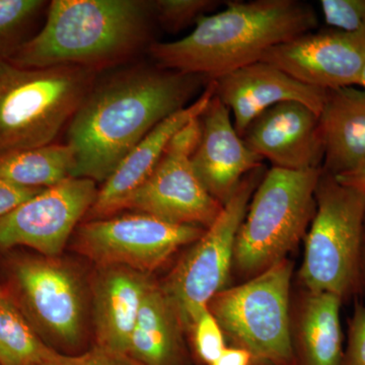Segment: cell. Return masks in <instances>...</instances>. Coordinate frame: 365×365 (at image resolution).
Instances as JSON below:
<instances>
[{
	"instance_id": "10",
	"label": "cell",
	"mask_w": 365,
	"mask_h": 365,
	"mask_svg": "<svg viewBox=\"0 0 365 365\" xmlns=\"http://www.w3.org/2000/svg\"><path fill=\"white\" fill-rule=\"evenodd\" d=\"M6 292L40 336L76 346L85 332V297L78 275L50 257L21 256L9 263Z\"/></svg>"
},
{
	"instance_id": "7",
	"label": "cell",
	"mask_w": 365,
	"mask_h": 365,
	"mask_svg": "<svg viewBox=\"0 0 365 365\" xmlns=\"http://www.w3.org/2000/svg\"><path fill=\"white\" fill-rule=\"evenodd\" d=\"M292 271V261L283 259L225 288L209 302L227 340L251 353L254 365H297L290 311Z\"/></svg>"
},
{
	"instance_id": "28",
	"label": "cell",
	"mask_w": 365,
	"mask_h": 365,
	"mask_svg": "<svg viewBox=\"0 0 365 365\" xmlns=\"http://www.w3.org/2000/svg\"><path fill=\"white\" fill-rule=\"evenodd\" d=\"M45 365H143L128 354L113 351L96 345L91 350L79 355H64L58 353Z\"/></svg>"
},
{
	"instance_id": "27",
	"label": "cell",
	"mask_w": 365,
	"mask_h": 365,
	"mask_svg": "<svg viewBox=\"0 0 365 365\" xmlns=\"http://www.w3.org/2000/svg\"><path fill=\"white\" fill-rule=\"evenodd\" d=\"M327 25L343 32H357L365 28V0H321Z\"/></svg>"
},
{
	"instance_id": "13",
	"label": "cell",
	"mask_w": 365,
	"mask_h": 365,
	"mask_svg": "<svg viewBox=\"0 0 365 365\" xmlns=\"http://www.w3.org/2000/svg\"><path fill=\"white\" fill-rule=\"evenodd\" d=\"M260 61L304 85L330 91L359 86L365 66V28L357 32H311L274 46Z\"/></svg>"
},
{
	"instance_id": "23",
	"label": "cell",
	"mask_w": 365,
	"mask_h": 365,
	"mask_svg": "<svg viewBox=\"0 0 365 365\" xmlns=\"http://www.w3.org/2000/svg\"><path fill=\"white\" fill-rule=\"evenodd\" d=\"M58 353L43 340L7 294L0 307V365H45Z\"/></svg>"
},
{
	"instance_id": "1",
	"label": "cell",
	"mask_w": 365,
	"mask_h": 365,
	"mask_svg": "<svg viewBox=\"0 0 365 365\" xmlns=\"http://www.w3.org/2000/svg\"><path fill=\"white\" fill-rule=\"evenodd\" d=\"M205 81L157 64L96 81L68 123L76 162L71 177L105 182L158 124L188 107Z\"/></svg>"
},
{
	"instance_id": "5",
	"label": "cell",
	"mask_w": 365,
	"mask_h": 365,
	"mask_svg": "<svg viewBox=\"0 0 365 365\" xmlns=\"http://www.w3.org/2000/svg\"><path fill=\"white\" fill-rule=\"evenodd\" d=\"M322 170H266L237 232L232 273L248 280L287 258L306 237Z\"/></svg>"
},
{
	"instance_id": "18",
	"label": "cell",
	"mask_w": 365,
	"mask_h": 365,
	"mask_svg": "<svg viewBox=\"0 0 365 365\" xmlns=\"http://www.w3.org/2000/svg\"><path fill=\"white\" fill-rule=\"evenodd\" d=\"M150 275L125 267H100L93 284L96 345L128 354L129 343Z\"/></svg>"
},
{
	"instance_id": "9",
	"label": "cell",
	"mask_w": 365,
	"mask_h": 365,
	"mask_svg": "<svg viewBox=\"0 0 365 365\" xmlns=\"http://www.w3.org/2000/svg\"><path fill=\"white\" fill-rule=\"evenodd\" d=\"M205 228L175 225L144 213L88 220L76 227L74 248L98 267H125L150 275Z\"/></svg>"
},
{
	"instance_id": "35",
	"label": "cell",
	"mask_w": 365,
	"mask_h": 365,
	"mask_svg": "<svg viewBox=\"0 0 365 365\" xmlns=\"http://www.w3.org/2000/svg\"><path fill=\"white\" fill-rule=\"evenodd\" d=\"M359 86H362L365 91V66L364 67V71L361 72V76H360Z\"/></svg>"
},
{
	"instance_id": "21",
	"label": "cell",
	"mask_w": 365,
	"mask_h": 365,
	"mask_svg": "<svg viewBox=\"0 0 365 365\" xmlns=\"http://www.w3.org/2000/svg\"><path fill=\"white\" fill-rule=\"evenodd\" d=\"M184 327L174 304L153 281L144 294L128 355L143 365H184Z\"/></svg>"
},
{
	"instance_id": "25",
	"label": "cell",
	"mask_w": 365,
	"mask_h": 365,
	"mask_svg": "<svg viewBox=\"0 0 365 365\" xmlns=\"http://www.w3.org/2000/svg\"><path fill=\"white\" fill-rule=\"evenodd\" d=\"M153 16L170 33H178L196 24L220 6L217 0H157L150 2Z\"/></svg>"
},
{
	"instance_id": "14",
	"label": "cell",
	"mask_w": 365,
	"mask_h": 365,
	"mask_svg": "<svg viewBox=\"0 0 365 365\" xmlns=\"http://www.w3.org/2000/svg\"><path fill=\"white\" fill-rule=\"evenodd\" d=\"M242 138L272 168L307 170L323 165L325 150L319 116L300 103L284 102L269 108L247 126Z\"/></svg>"
},
{
	"instance_id": "29",
	"label": "cell",
	"mask_w": 365,
	"mask_h": 365,
	"mask_svg": "<svg viewBox=\"0 0 365 365\" xmlns=\"http://www.w3.org/2000/svg\"><path fill=\"white\" fill-rule=\"evenodd\" d=\"M342 365H365V307L357 302L348 321V339Z\"/></svg>"
},
{
	"instance_id": "34",
	"label": "cell",
	"mask_w": 365,
	"mask_h": 365,
	"mask_svg": "<svg viewBox=\"0 0 365 365\" xmlns=\"http://www.w3.org/2000/svg\"><path fill=\"white\" fill-rule=\"evenodd\" d=\"M7 292L6 290H4V288L0 287V307L4 304V300L6 299Z\"/></svg>"
},
{
	"instance_id": "4",
	"label": "cell",
	"mask_w": 365,
	"mask_h": 365,
	"mask_svg": "<svg viewBox=\"0 0 365 365\" xmlns=\"http://www.w3.org/2000/svg\"><path fill=\"white\" fill-rule=\"evenodd\" d=\"M97 76L81 67L29 68L0 58V157L52 144Z\"/></svg>"
},
{
	"instance_id": "2",
	"label": "cell",
	"mask_w": 365,
	"mask_h": 365,
	"mask_svg": "<svg viewBox=\"0 0 365 365\" xmlns=\"http://www.w3.org/2000/svg\"><path fill=\"white\" fill-rule=\"evenodd\" d=\"M313 6L297 0L227 1L218 13L199 19L186 37L155 42L150 53L162 68L215 81L260 61L274 46L314 32Z\"/></svg>"
},
{
	"instance_id": "32",
	"label": "cell",
	"mask_w": 365,
	"mask_h": 365,
	"mask_svg": "<svg viewBox=\"0 0 365 365\" xmlns=\"http://www.w3.org/2000/svg\"><path fill=\"white\" fill-rule=\"evenodd\" d=\"M340 184L360 192L365 196V163L356 170L336 176Z\"/></svg>"
},
{
	"instance_id": "22",
	"label": "cell",
	"mask_w": 365,
	"mask_h": 365,
	"mask_svg": "<svg viewBox=\"0 0 365 365\" xmlns=\"http://www.w3.org/2000/svg\"><path fill=\"white\" fill-rule=\"evenodd\" d=\"M76 165L68 143H52L1 155L0 179L28 188H50L71 178Z\"/></svg>"
},
{
	"instance_id": "30",
	"label": "cell",
	"mask_w": 365,
	"mask_h": 365,
	"mask_svg": "<svg viewBox=\"0 0 365 365\" xmlns=\"http://www.w3.org/2000/svg\"><path fill=\"white\" fill-rule=\"evenodd\" d=\"M43 190L44 189L19 186L0 179V216L11 212Z\"/></svg>"
},
{
	"instance_id": "24",
	"label": "cell",
	"mask_w": 365,
	"mask_h": 365,
	"mask_svg": "<svg viewBox=\"0 0 365 365\" xmlns=\"http://www.w3.org/2000/svg\"><path fill=\"white\" fill-rule=\"evenodd\" d=\"M45 6L41 0H0V58H9L26 42V30Z\"/></svg>"
},
{
	"instance_id": "31",
	"label": "cell",
	"mask_w": 365,
	"mask_h": 365,
	"mask_svg": "<svg viewBox=\"0 0 365 365\" xmlns=\"http://www.w3.org/2000/svg\"><path fill=\"white\" fill-rule=\"evenodd\" d=\"M209 365H254V359L242 348L227 346L222 355Z\"/></svg>"
},
{
	"instance_id": "33",
	"label": "cell",
	"mask_w": 365,
	"mask_h": 365,
	"mask_svg": "<svg viewBox=\"0 0 365 365\" xmlns=\"http://www.w3.org/2000/svg\"><path fill=\"white\" fill-rule=\"evenodd\" d=\"M361 276L362 281L365 282V220H364V241H362V252H361Z\"/></svg>"
},
{
	"instance_id": "19",
	"label": "cell",
	"mask_w": 365,
	"mask_h": 365,
	"mask_svg": "<svg viewBox=\"0 0 365 365\" xmlns=\"http://www.w3.org/2000/svg\"><path fill=\"white\" fill-rule=\"evenodd\" d=\"M324 172L339 176L365 163V91L355 86L327 91L319 114Z\"/></svg>"
},
{
	"instance_id": "3",
	"label": "cell",
	"mask_w": 365,
	"mask_h": 365,
	"mask_svg": "<svg viewBox=\"0 0 365 365\" xmlns=\"http://www.w3.org/2000/svg\"><path fill=\"white\" fill-rule=\"evenodd\" d=\"M150 2L53 0L37 35L9 61L29 68L76 66L100 71L121 63L150 37Z\"/></svg>"
},
{
	"instance_id": "16",
	"label": "cell",
	"mask_w": 365,
	"mask_h": 365,
	"mask_svg": "<svg viewBox=\"0 0 365 365\" xmlns=\"http://www.w3.org/2000/svg\"><path fill=\"white\" fill-rule=\"evenodd\" d=\"M213 81L215 95L234 116L232 122L240 136L255 118L280 103H300L319 116L327 97V91L304 85L264 61L242 67Z\"/></svg>"
},
{
	"instance_id": "15",
	"label": "cell",
	"mask_w": 365,
	"mask_h": 365,
	"mask_svg": "<svg viewBox=\"0 0 365 365\" xmlns=\"http://www.w3.org/2000/svg\"><path fill=\"white\" fill-rule=\"evenodd\" d=\"M200 120V138L191 160L197 176L213 198L225 205L240 182L263 165L235 130L230 111L216 96Z\"/></svg>"
},
{
	"instance_id": "8",
	"label": "cell",
	"mask_w": 365,
	"mask_h": 365,
	"mask_svg": "<svg viewBox=\"0 0 365 365\" xmlns=\"http://www.w3.org/2000/svg\"><path fill=\"white\" fill-rule=\"evenodd\" d=\"M266 170L262 165L242 179L212 225L190 245L160 284L174 304L185 332L210 300L227 288L232 273L237 232Z\"/></svg>"
},
{
	"instance_id": "20",
	"label": "cell",
	"mask_w": 365,
	"mask_h": 365,
	"mask_svg": "<svg viewBox=\"0 0 365 365\" xmlns=\"http://www.w3.org/2000/svg\"><path fill=\"white\" fill-rule=\"evenodd\" d=\"M342 302L330 292L304 290L294 319L292 314L297 365H342Z\"/></svg>"
},
{
	"instance_id": "17",
	"label": "cell",
	"mask_w": 365,
	"mask_h": 365,
	"mask_svg": "<svg viewBox=\"0 0 365 365\" xmlns=\"http://www.w3.org/2000/svg\"><path fill=\"white\" fill-rule=\"evenodd\" d=\"M215 93V81H210L192 104L170 115L144 137L103 182L95 203L86 215V220L111 217L124 210L129 198L143 186L157 167L175 134L191 120L200 116Z\"/></svg>"
},
{
	"instance_id": "6",
	"label": "cell",
	"mask_w": 365,
	"mask_h": 365,
	"mask_svg": "<svg viewBox=\"0 0 365 365\" xmlns=\"http://www.w3.org/2000/svg\"><path fill=\"white\" fill-rule=\"evenodd\" d=\"M364 220V194L322 170L299 273L304 290L330 292L342 300L359 292Z\"/></svg>"
},
{
	"instance_id": "26",
	"label": "cell",
	"mask_w": 365,
	"mask_h": 365,
	"mask_svg": "<svg viewBox=\"0 0 365 365\" xmlns=\"http://www.w3.org/2000/svg\"><path fill=\"white\" fill-rule=\"evenodd\" d=\"M187 332L191 335L196 356L204 365L212 364L227 347L222 327L208 307L194 319Z\"/></svg>"
},
{
	"instance_id": "11",
	"label": "cell",
	"mask_w": 365,
	"mask_h": 365,
	"mask_svg": "<svg viewBox=\"0 0 365 365\" xmlns=\"http://www.w3.org/2000/svg\"><path fill=\"white\" fill-rule=\"evenodd\" d=\"M200 131L197 117L175 134L150 178L124 209L175 225L204 228L212 225L223 205L209 194L192 165Z\"/></svg>"
},
{
	"instance_id": "12",
	"label": "cell",
	"mask_w": 365,
	"mask_h": 365,
	"mask_svg": "<svg viewBox=\"0 0 365 365\" xmlns=\"http://www.w3.org/2000/svg\"><path fill=\"white\" fill-rule=\"evenodd\" d=\"M97 182L68 178L0 216V250L28 247L44 257L61 253L97 198Z\"/></svg>"
}]
</instances>
